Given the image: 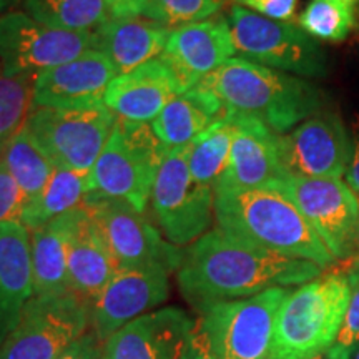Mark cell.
<instances>
[{"label":"cell","mask_w":359,"mask_h":359,"mask_svg":"<svg viewBox=\"0 0 359 359\" xmlns=\"http://www.w3.org/2000/svg\"><path fill=\"white\" fill-rule=\"evenodd\" d=\"M311 359H327L326 354H321V356H316V358H311Z\"/></svg>","instance_id":"obj_43"},{"label":"cell","mask_w":359,"mask_h":359,"mask_svg":"<svg viewBox=\"0 0 359 359\" xmlns=\"http://www.w3.org/2000/svg\"><path fill=\"white\" fill-rule=\"evenodd\" d=\"M233 6L248 8L273 20L291 22L294 19L298 0H231Z\"/></svg>","instance_id":"obj_35"},{"label":"cell","mask_w":359,"mask_h":359,"mask_svg":"<svg viewBox=\"0 0 359 359\" xmlns=\"http://www.w3.org/2000/svg\"><path fill=\"white\" fill-rule=\"evenodd\" d=\"M226 17L236 57L302 79H321L330 72L321 43L298 24L268 19L238 6H231Z\"/></svg>","instance_id":"obj_6"},{"label":"cell","mask_w":359,"mask_h":359,"mask_svg":"<svg viewBox=\"0 0 359 359\" xmlns=\"http://www.w3.org/2000/svg\"><path fill=\"white\" fill-rule=\"evenodd\" d=\"M79 210V208H77ZM77 210L30 231L34 296L60 294L67 288V258Z\"/></svg>","instance_id":"obj_25"},{"label":"cell","mask_w":359,"mask_h":359,"mask_svg":"<svg viewBox=\"0 0 359 359\" xmlns=\"http://www.w3.org/2000/svg\"><path fill=\"white\" fill-rule=\"evenodd\" d=\"M2 161L29 200L39 195L55 170V165L35 145L24 127L8 140Z\"/></svg>","instance_id":"obj_30"},{"label":"cell","mask_w":359,"mask_h":359,"mask_svg":"<svg viewBox=\"0 0 359 359\" xmlns=\"http://www.w3.org/2000/svg\"><path fill=\"white\" fill-rule=\"evenodd\" d=\"M116 75L115 67L103 53L87 50L37 75L34 107L85 109L100 105Z\"/></svg>","instance_id":"obj_18"},{"label":"cell","mask_w":359,"mask_h":359,"mask_svg":"<svg viewBox=\"0 0 359 359\" xmlns=\"http://www.w3.org/2000/svg\"><path fill=\"white\" fill-rule=\"evenodd\" d=\"M182 359H215L212 351H210L208 348V343H206L203 331H201L200 323L196 325L195 331H193L190 343H188Z\"/></svg>","instance_id":"obj_38"},{"label":"cell","mask_w":359,"mask_h":359,"mask_svg":"<svg viewBox=\"0 0 359 359\" xmlns=\"http://www.w3.org/2000/svg\"><path fill=\"white\" fill-rule=\"evenodd\" d=\"M215 224L283 257L306 259L325 269L336 263L293 200L275 187L215 190Z\"/></svg>","instance_id":"obj_3"},{"label":"cell","mask_w":359,"mask_h":359,"mask_svg":"<svg viewBox=\"0 0 359 359\" xmlns=\"http://www.w3.org/2000/svg\"><path fill=\"white\" fill-rule=\"evenodd\" d=\"M235 125L224 114L223 118L215 122L208 130L198 135L187 145V163L191 178L198 185L213 188L226 170Z\"/></svg>","instance_id":"obj_28"},{"label":"cell","mask_w":359,"mask_h":359,"mask_svg":"<svg viewBox=\"0 0 359 359\" xmlns=\"http://www.w3.org/2000/svg\"><path fill=\"white\" fill-rule=\"evenodd\" d=\"M235 125L230 160L215 190L269 187L283 175L278 135L248 116L226 114Z\"/></svg>","instance_id":"obj_20"},{"label":"cell","mask_w":359,"mask_h":359,"mask_svg":"<svg viewBox=\"0 0 359 359\" xmlns=\"http://www.w3.org/2000/svg\"><path fill=\"white\" fill-rule=\"evenodd\" d=\"M58 359H103V343L88 331Z\"/></svg>","instance_id":"obj_36"},{"label":"cell","mask_w":359,"mask_h":359,"mask_svg":"<svg viewBox=\"0 0 359 359\" xmlns=\"http://www.w3.org/2000/svg\"><path fill=\"white\" fill-rule=\"evenodd\" d=\"M111 17H138L143 13L147 0H105Z\"/></svg>","instance_id":"obj_39"},{"label":"cell","mask_w":359,"mask_h":359,"mask_svg":"<svg viewBox=\"0 0 359 359\" xmlns=\"http://www.w3.org/2000/svg\"><path fill=\"white\" fill-rule=\"evenodd\" d=\"M103 359H107V356H105V353H103Z\"/></svg>","instance_id":"obj_46"},{"label":"cell","mask_w":359,"mask_h":359,"mask_svg":"<svg viewBox=\"0 0 359 359\" xmlns=\"http://www.w3.org/2000/svg\"><path fill=\"white\" fill-rule=\"evenodd\" d=\"M90 191V173L55 167L47 185L27 203L22 224L32 231L62 215L74 212L82 206Z\"/></svg>","instance_id":"obj_26"},{"label":"cell","mask_w":359,"mask_h":359,"mask_svg":"<svg viewBox=\"0 0 359 359\" xmlns=\"http://www.w3.org/2000/svg\"><path fill=\"white\" fill-rule=\"evenodd\" d=\"M82 208L97 226L116 268L158 264L170 273H177L183 248L170 243L145 213L127 201L97 193H90Z\"/></svg>","instance_id":"obj_10"},{"label":"cell","mask_w":359,"mask_h":359,"mask_svg":"<svg viewBox=\"0 0 359 359\" xmlns=\"http://www.w3.org/2000/svg\"><path fill=\"white\" fill-rule=\"evenodd\" d=\"M288 195L336 262L358 255L359 198L346 183L331 178L283 175L273 185Z\"/></svg>","instance_id":"obj_12"},{"label":"cell","mask_w":359,"mask_h":359,"mask_svg":"<svg viewBox=\"0 0 359 359\" xmlns=\"http://www.w3.org/2000/svg\"><path fill=\"white\" fill-rule=\"evenodd\" d=\"M92 34L53 29L22 11L0 15V65L11 79L37 77L43 70L92 50Z\"/></svg>","instance_id":"obj_13"},{"label":"cell","mask_w":359,"mask_h":359,"mask_svg":"<svg viewBox=\"0 0 359 359\" xmlns=\"http://www.w3.org/2000/svg\"><path fill=\"white\" fill-rule=\"evenodd\" d=\"M346 275L349 281L348 309L338 339L326 353L327 359H353L359 349V263Z\"/></svg>","instance_id":"obj_33"},{"label":"cell","mask_w":359,"mask_h":359,"mask_svg":"<svg viewBox=\"0 0 359 359\" xmlns=\"http://www.w3.org/2000/svg\"><path fill=\"white\" fill-rule=\"evenodd\" d=\"M150 206L161 235L178 248H187L212 230L215 191L191 178L187 145L170 148L165 155L151 190Z\"/></svg>","instance_id":"obj_9"},{"label":"cell","mask_w":359,"mask_h":359,"mask_svg":"<svg viewBox=\"0 0 359 359\" xmlns=\"http://www.w3.org/2000/svg\"><path fill=\"white\" fill-rule=\"evenodd\" d=\"M224 116L222 102L196 85L168 102L150 127L168 148L188 145Z\"/></svg>","instance_id":"obj_24"},{"label":"cell","mask_w":359,"mask_h":359,"mask_svg":"<svg viewBox=\"0 0 359 359\" xmlns=\"http://www.w3.org/2000/svg\"><path fill=\"white\" fill-rule=\"evenodd\" d=\"M8 143V142H7ZM4 150H6V145H0V158H2V154H4Z\"/></svg>","instance_id":"obj_42"},{"label":"cell","mask_w":359,"mask_h":359,"mask_svg":"<svg viewBox=\"0 0 359 359\" xmlns=\"http://www.w3.org/2000/svg\"><path fill=\"white\" fill-rule=\"evenodd\" d=\"M90 331V309L70 291L32 296L0 359H58Z\"/></svg>","instance_id":"obj_11"},{"label":"cell","mask_w":359,"mask_h":359,"mask_svg":"<svg viewBox=\"0 0 359 359\" xmlns=\"http://www.w3.org/2000/svg\"><path fill=\"white\" fill-rule=\"evenodd\" d=\"M116 264L88 213L80 206L70 235L67 288L88 309L116 271Z\"/></svg>","instance_id":"obj_23"},{"label":"cell","mask_w":359,"mask_h":359,"mask_svg":"<svg viewBox=\"0 0 359 359\" xmlns=\"http://www.w3.org/2000/svg\"><path fill=\"white\" fill-rule=\"evenodd\" d=\"M168 150L150 123L116 118L114 132L90 172V193L123 200L145 213Z\"/></svg>","instance_id":"obj_5"},{"label":"cell","mask_w":359,"mask_h":359,"mask_svg":"<svg viewBox=\"0 0 359 359\" xmlns=\"http://www.w3.org/2000/svg\"><path fill=\"white\" fill-rule=\"evenodd\" d=\"M170 275L158 264L116 269L90 309V331L105 344L125 325L155 311L168 299Z\"/></svg>","instance_id":"obj_15"},{"label":"cell","mask_w":359,"mask_h":359,"mask_svg":"<svg viewBox=\"0 0 359 359\" xmlns=\"http://www.w3.org/2000/svg\"><path fill=\"white\" fill-rule=\"evenodd\" d=\"M228 0H147L142 17L175 29L222 13Z\"/></svg>","instance_id":"obj_32"},{"label":"cell","mask_w":359,"mask_h":359,"mask_svg":"<svg viewBox=\"0 0 359 359\" xmlns=\"http://www.w3.org/2000/svg\"><path fill=\"white\" fill-rule=\"evenodd\" d=\"M358 253H359V233H358Z\"/></svg>","instance_id":"obj_45"},{"label":"cell","mask_w":359,"mask_h":359,"mask_svg":"<svg viewBox=\"0 0 359 359\" xmlns=\"http://www.w3.org/2000/svg\"><path fill=\"white\" fill-rule=\"evenodd\" d=\"M22 11L43 25L80 34H93L111 17L105 0H24Z\"/></svg>","instance_id":"obj_27"},{"label":"cell","mask_w":359,"mask_h":359,"mask_svg":"<svg viewBox=\"0 0 359 359\" xmlns=\"http://www.w3.org/2000/svg\"><path fill=\"white\" fill-rule=\"evenodd\" d=\"M22 4L24 0H0V15L12 11H20Z\"/></svg>","instance_id":"obj_40"},{"label":"cell","mask_w":359,"mask_h":359,"mask_svg":"<svg viewBox=\"0 0 359 359\" xmlns=\"http://www.w3.org/2000/svg\"><path fill=\"white\" fill-rule=\"evenodd\" d=\"M183 92L187 88L172 67L156 57L127 74L116 75L107 88L103 103L118 118L151 123L168 102Z\"/></svg>","instance_id":"obj_19"},{"label":"cell","mask_w":359,"mask_h":359,"mask_svg":"<svg viewBox=\"0 0 359 359\" xmlns=\"http://www.w3.org/2000/svg\"><path fill=\"white\" fill-rule=\"evenodd\" d=\"M323 273L320 264L273 253L215 226L183 250L177 283L200 313L215 303L304 285Z\"/></svg>","instance_id":"obj_1"},{"label":"cell","mask_w":359,"mask_h":359,"mask_svg":"<svg viewBox=\"0 0 359 359\" xmlns=\"http://www.w3.org/2000/svg\"><path fill=\"white\" fill-rule=\"evenodd\" d=\"M116 118L105 103L85 109L32 107L24 128L55 167L90 173Z\"/></svg>","instance_id":"obj_7"},{"label":"cell","mask_w":359,"mask_h":359,"mask_svg":"<svg viewBox=\"0 0 359 359\" xmlns=\"http://www.w3.org/2000/svg\"><path fill=\"white\" fill-rule=\"evenodd\" d=\"M354 35L359 39V11H358V24H356V32H354Z\"/></svg>","instance_id":"obj_41"},{"label":"cell","mask_w":359,"mask_h":359,"mask_svg":"<svg viewBox=\"0 0 359 359\" xmlns=\"http://www.w3.org/2000/svg\"><path fill=\"white\" fill-rule=\"evenodd\" d=\"M288 288H271L200 311V327L215 359H268L276 314Z\"/></svg>","instance_id":"obj_8"},{"label":"cell","mask_w":359,"mask_h":359,"mask_svg":"<svg viewBox=\"0 0 359 359\" xmlns=\"http://www.w3.org/2000/svg\"><path fill=\"white\" fill-rule=\"evenodd\" d=\"M198 87L222 102L224 114L248 116L276 135L288 133L325 109L323 93L306 79L233 57Z\"/></svg>","instance_id":"obj_2"},{"label":"cell","mask_w":359,"mask_h":359,"mask_svg":"<svg viewBox=\"0 0 359 359\" xmlns=\"http://www.w3.org/2000/svg\"><path fill=\"white\" fill-rule=\"evenodd\" d=\"M29 198L0 158V224L22 223Z\"/></svg>","instance_id":"obj_34"},{"label":"cell","mask_w":359,"mask_h":359,"mask_svg":"<svg viewBox=\"0 0 359 359\" xmlns=\"http://www.w3.org/2000/svg\"><path fill=\"white\" fill-rule=\"evenodd\" d=\"M351 150V132L330 109L309 116L288 133L278 135L281 168L291 177L341 180L346 177Z\"/></svg>","instance_id":"obj_14"},{"label":"cell","mask_w":359,"mask_h":359,"mask_svg":"<svg viewBox=\"0 0 359 359\" xmlns=\"http://www.w3.org/2000/svg\"><path fill=\"white\" fill-rule=\"evenodd\" d=\"M32 296L30 231L22 223L0 224V346L19 325Z\"/></svg>","instance_id":"obj_21"},{"label":"cell","mask_w":359,"mask_h":359,"mask_svg":"<svg viewBox=\"0 0 359 359\" xmlns=\"http://www.w3.org/2000/svg\"><path fill=\"white\" fill-rule=\"evenodd\" d=\"M168 27L145 17H110L92 34V50L105 55L122 75L160 57L170 37Z\"/></svg>","instance_id":"obj_22"},{"label":"cell","mask_w":359,"mask_h":359,"mask_svg":"<svg viewBox=\"0 0 359 359\" xmlns=\"http://www.w3.org/2000/svg\"><path fill=\"white\" fill-rule=\"evenodd\" d=\"M351 160H349V167L346 172V185L354 191V195L359 198V115L353 116L351 123Z\"/></svg>","instance_id":"obj_37"},{"label":"cell","mask_w":359,"mask_h":359,"mask_svg":"<svg viewBox=\"0 0 359 359\" xmlns=\"http://www.w3.org/2000/svg\"><path fill=\"white\" fill-rule=\"evenodd\" d=\"M349 303L346 273L321 276L290 290L276 314L268 359H311L338 339Z\"/></svg>","instance_id":"obj_4"},{"label":"cell","mask_w":359,"mask_h":359,"mask_svg":"<svg viewBox=\"0 0 359 359\" xmlns=\"http://www.w3.org/2000/svg\"><path fill=\"white\" fill-rule=\"evenodd\" d=\"M359 0H309L298 27L318 42L339 43L356 32Z\"/></svg>","instance_id":"obj_29"},{"label":"cell","mask_w":359,"mask_h":359,"mask_svg":"<svg viewBox=\"0 0 359 359\" xmlns=\"http://www.w3.org/2000/svg\"><path fill=\"white\" fill-rule=\"evenodd\" d=\"M37 77L11 79L0 65V145L24 127L34 107V85Z\"/></svg>","instance_id":"obj_31"},{"label":"cell","mask_w":359,"mask_h":359,"mask_svg":"<svg viewBox=\"0 0 359 359\" xmlns=\"http://www.w3.org/2000/svg\"><path fill=\"white\" fill-rule=\"evenodd\" d=\"M196 325L180 308L155 309L116 331L103 353L107 359H182Z\"/></svg>","instance_id":"obj_17"},{"label":"cell","mask_w":359,"mask_h":359,"mask_svg":"<svg viewBox=\"0 0 359 359\" xmlns=\"http://www.w3.org/2000/svg\"><path fill=\"white\" fill-rule=\"evenodd\" d=\"M160 57L172 67L183 87L187 90L196 87L236 57L228 17L218 13L208 20L175 27L170 30L168 42Z\"/></svg>","instance_id":"obj_16"},{"label":"cell","mask_w":359,"mask_h":359,"mask_svg":"<svg viewBox=\"0 0 359 359\" xmlns=\"http://www.w3.org/2000/svg\"><path fill=\"white\" fill-rule=\"evenodd\" d=\"M353 359H359V349L356 351V354H354V356H353Z\"/></svg>","instance_id":"obj_44"}]
</instances>
